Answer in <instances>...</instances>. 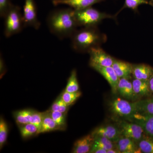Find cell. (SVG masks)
<instances>
[{
    "label": "cell",
    "mask_w": 153,
    "mask_h": 153,
    "mask_svg": "<svg viewBox=\"0 0 153 153\" xmlns=\"http://www.w3.org/2000/svg\"><path fill=\"white\" fill-rule=\"evenodd\" d=\"M38 128L33 124L28 123L22 125L20 128V132L23 138H27L34 134H38Z\"/></svg>",
    "instance_id": "obj_24"
},
{
    "label": "cell",
    "mask_w": 153,
    "mask_h": 153,
    "mask_svg": "<svg viewBox=\"0 0 153 153\" xmlns=\"http://www.w3.org/2000/svg\"><path fill=\"white\" fill-rule=\"evenodd\" d=\"M149 86L152 95H153V76L149 80Z\"/></svg>",
    "instance_id": "obj_34"
},
{
    "label": "cell",
    "mask_w": 153,
    "mask_h": 153,
    "mask_svg": "<svg viewBox=\"0 0 153 153\" xmlns=\"http://www.w3.org/2000/svg\"><path fill=\"white\" fill-rule=\"evenodd\" d=\"M0 63H1V64H0V65H1V74H2L5 71V66L4 65V61H3L2 58H1V57Z\"/></svg>",
    "instance_id": "obj_35"
},
{
    "label": "cell",
    "mask_w": 153,
    "mask_h": 153,
    "mask_svg": "<svg viewBox=\"0 0 153 153\" xmlns=\"http://www.w3.org/2000/svg\"><path fill=\"white\" fill-rule=\"evenodd\" d=\"M89 66L106 79L111 87L113 93H117V85L120 78L112 66H102L91 63H89Z\"/></svg>",
    "instance_id": "obj_9"
},
{
    "label": "cell",
    "mask_w": 153,
    "mask_h": 153,
    "mask_svg": "<svg viewBox=\"0 0 153 153\" xmlns=\"http://www.w3.org/2000/svg\"><path fill=\"white\" fill-rule=\"evenodd\" d=\"M116 148L120 153H140L137 143L132 140L121 136L115 143Z\"/></svg>",
    "instance_id": "obj_16"
},
{
    "label": "cell",
    "mask_w": 153,
    "mask_h": 153,
    "mask_svg": "<svg viewBox=\"0 0 153 153\" xmlns=\"http://www.w3.org/2000/svg\"><path fill=\"white\" fill-rule=\"evenodd\" d=\"M23 16L25 27H32L36 30L40 28L41 24L38 20L35 0H25Z\"/></svg>",
    "instance_id": "obj_7"
},
{
    "label": "cell",
    "mask_w": 153,
    "mask_h": 153,
    "mask_svg": "<svg viewBox=\"0 0 153 153\" xmlns=\"http://www.w3.org/2000/svg\"><path fill=\"white\" fill-rule=\"evenodd\" d=\"M107 151L102 148L96 147L91 148L89 153H107Z\"/></svg>",
    "instance_id": "obj_33"
},
{
    "label": "cell",
    "mask_w": 153,
    "mask_h": 153,
    "mask_svg": "<svg viewBox=\"0 0 153 153\" xmlns=\"http://www.w3.org/2000/svg\"><path fill=\"white\" fill-rule=\"evenodd\" d=\"M74 15L78 27L97 26L104 19H115L116 16L102 13L92 7L82 10H74Z\"/></svg>",
    "instance_id": "obj_3"
},
{
    "label": "cell",
    "mask_w": 153,
    "mask_h": 153,
    "mask_svg": "<svg viewBox=\"0 0 153 153\" xmlns=\"http://www.w3.org/2000/svg\"><path fill=\"white\" fill-rule=\"evenodd\" d=\"M109 107L113 114L126 120L137 113L134 102H131L125 99H114L109 102Z\"/></svg>",
    "instance_id": "obj_5"
},
{
    "label": "cell",
    "mask_w": 153,
    "mask_h": 153,
    "mask_svg": "<svg viewBox=\"0 0 153 153\" xmlns=\"http://www.w3.org/2000/svg\"><path fill=\"white\" fill-rule=\"evenodd\" d=\"M68 106L60 97V98L58 99L52 104L51 111H58L65 113L68 110Z\"/></svg>",
    "instance_id": "obj_30"
},
{
    "label": "cell",
    "mask_w": 153,
    "mask_h": 153,
    "mask_svg": "<svg viewBox=\"0 0 153 153\" xmlns=\"http://www.w3.org/2000/svg\"><path fill=\"white\" fill-rule=\"evenodd\" d=\"M79 85L77 80V74L75 69L71 71L68 79L65 91L69 92H75L79 91Z\"/></svg>",
    "instance_id": "obj_23"
},
{
    "label": "cell",
    "mask_w": 153,
    "mask_h": 153,
    "mask_svg": "<svg viewBox=\"0 0 153 153\" xmlns=\"http://www.w3.org/2000/svg\"><path fill=\"white\" fill-rule=\"evenodd\" d=\"M117 93L125 99L135 102L137 99L134 93L131 79L120 78L117 85Z\"/></svg>",
    "instance_id": "obj_13"
},
{
    "label": "cell",
    "mask_w": 153,
    "mask_h": 153,
    "mask_svg": "<svg viewBox=\"0 0 153 153\" xmlns=\"http://www.w3.org/2000/svg\"><path fill=\"white\" fill-rule=\"evenodd\" d=\"M33 112L29 110H24L18 111L15 116L17 123L21 125L30 123V117Z\"/></svg>",
    "instance_id": "obj_25"
},
{
    "label": "cell",
    "mask_w": 153,
    "mask_h": 153,
    "mask_svg": "<svg viewBox=\"0 0 153 153\" xmlns=\"http://www.w3.org/2000/svg\"><path fill=\"white\" fill-rule=\"evenodd\" d=\"M133 64L115 58L112 67L119 78L131 79Z\"/></svg>",
    "instance_id": "obj_14"
},
{
    "label": "cell",
    "mask_w": 153,
    "mask_h": 153,
    "mask_svg": "<svg viewBox=\"0 0 153 153\" xmlns=\"http://www.w3.org/2000/svg\"><path fill=\"white\" fill-rule=\"evenodd\" d=\"M4 34L7 38L18 34L25 28L21 8L13 5L5 18Z\"/></svg>",
    "instance_id": "obj_4"
},
{
    "label": "cell",
    "mask_w": 153,
    "mask_h": 153,
    "mask_svg": "<svg viewBox=\"0 0 153 153\" xmlns=\"http://www.w3.org/2000/svg\"><path fill=\"white\" fill-rule=\"evenodd\" d=\"M91 134L95 137H103L115 143L121 136L117 125L107 124L98 127Z\"/></svg>",
    "instance_id": "obj_10"
},
{
    "label": "cell",
    "mask_w": 153,
    "mask_h": 153,
    "mask_svg": "<svg viewBox=\"0 0 153 153\" xmlns=\"http://www.w3.org/2000/svg\"><path fill=\"white\" fill-rule=\"evenodd\" d=\"M149 81L134 78L132 80L134 93L137 100L152 96L150 90Z\"/></svg>",
    "instance_id": "obj_15"
},
{
    "label": "cell",
    "mask_w": 153,
    "mask_h": 153,
    "mask_svg": "<svg viewBox=\"0 0 153 153\" xmlns=\"http://www.w3.org/2000/svg\"><path fill=\"white\" fill-rule=\"evenodd\" d=\"M107 153H120L116 148L107 151Z\"/></svg>",
    "instance_id": "obj_36"
},
{
    "label": "cell",
    "mask_w": 153,
    "mask_h": 153,
    "mask_svg": "<svg viewBox=\"0 0 153 153\" xmlns=\"http://www.w3.org/2000/svg\"><path fill=\"white\" fill-rule=\"evenodd\" d=\"M13 5L11 2V0H0L1 18L4 19Z\"/></svg>",
    "instance_id": "obj_32"
},
{
    "label": "cell",
    "mask_w": 153,
    "mask_h": 153,
    "mask_svg": "<svg viewBox=\"0 0 153 153\" xmlns=\"http://www.w3.org/2000/svg\"><path fill=\"white\" fill-rule=\"evenodd\" d=\"M64 114L60 111H51L49 114L55 123L62 128L66 125V118Z\"/></svg>",
    "instance_id": "obj_29"
},
{
    "label": "cell",
    "mask_w": 153,
    "mask_h": 153,
    "mask_svg": "<svg viewBox=\"0 0 153 153\" xmlns=\"http://www.w3.org/2000/svg\"><path fill=\"white\" fill-rule=\"evenodd\" d=\"M61 128L51 117L49 114L44 113L41 128L38 134L60 129Z\"/></svg>",
    "instance_id": "obj_20"
},
{
    "label": "cell",
    "mask_w": 153,
    "mask_h": 153,
    "mask_svg": "<svg viewBox=\"0 0 153 153\" xmlns=\"http://www.w3.org/2000/svg\"><path fill=\"white\" fill-rule=\"evenodd\" d=\"M8 127L7 124L5 120L1 118L0 120V148H2L3 146L7 141V139Z\"/></svg>",
    "instance_id": "obj_28"
},
{
    "label": "cell",
    "mask_w": 153,
    "mask_h": 153,
    "mask_svg": "<svg viewBox=\"0 0 153 153\" xmlns=\"http://www.w3.org/2000/svg\"><path fill=\"white\" fill-rule=\"evenodd\" d=\"M81 92L79 91L75 92H69L65 91L62 94L61 97L64 102L69 106L73 104L77 99L79 98L81 96Z\"/></svg>",
    "instance_id": "obj_27"
},
{
    "label": "cell",
    "mask_w": 153,
    "mask_h": 153,
    "mask_svg": "<svg viewBox=\"0 0 153 153\" xmlns=\"http://www.w3.org/2000/svg\"><path fill=\"white\" fill-rule=\"evenodd\" d=\"M100 148L106 150L116 148L115 143L103 137H95L92 148Z\"/></svg>",
    "instance_id": "obj_22"
},
{
    "label": "cell",
    "mask_w": 153,
    "mask_h": 153,
    "mask_svg": "<svg viewBox=\"0 0 153 153\" xmlns=\"http://www.w3.org/2000/svg\"><path fill=\"white\" fill-rule=\"evenodd\" d=\"M133 77L135 79L149 80L153 76V67L147 64H133Z\"/></svg>",
    "instance_id": "obj_17"
},
{
    "label": "cell",
    "mask_w": 153,
    "mask_h": 153,
    "mask_svg": "<svg viewBox=\"0 0 153 153\" xmlns=\"http://www.w3.org/2000/svg\"><path fill=\"white\" fill-rule=\"evenodd\" d=\"M148 4H149V1L148 0H125L123 7L118 13L126 8L131 9L134 12H137L138 11V8L140 5Z\"/></svg>",
    "instance_id": "obj_26"
},
{
    "label": "cell",
    "mask_w": 153,
    "mask_h": 153,
    "mask_svg": "<svg viewBox=\"0 0 153 153\" xmlns=\"http://www.w3.org/2000/svg\"><path fill=\"white\" fill-rule=\"evenodd\" d=\"M137 113L153 115V96L141 99L134 102Z\"/></svg>",
    "instance_id": "obj_19"
},
{
    "label": "cell",
    "mask_w": 153,
    "mask_h": 153,
    "mask_svg": "<svg viewBox=\"0 0 153 153\" xmlns=\"http://www.w3.org/2000/svg\"><path fill=\"white\" fill-rule=\"evenodd\" d=\"M149 4L151 6H152L153 7V0H150L149 1Z\"/></svg>",
    "instance_id": "obj_37"
},
{
    "label": "cell",
    "mask_w": 153,
    "mask_h": 153,
    "mask_svg": "<svg viewBox=\"0 0 153 153\" xmlns=\"http://www.w3.org/2000/svg\"><path fill=\"white\" fill-rule=\"evenodd\" d=\"M88 53L90 56L89 63L102 66H111L115 58L103 50L101 47H94Z\"/></svg>",
    "instance_id": "obj_8"
},
{
    "label": "cell",
    "mask_w": 153,
    "mask_h": 153,
    "mask_svg": "<svg viewBox=\"0 0 153 153\" xmlns=\"http://www.w3.org/2000/svg\"><path fill=\"white\" fill-rule=\"evenodd\" d=\"M137 146L140 153H153V137L146 136L138 142Z\"/></svg>",
    "instance_id": "obj_21"
},
{
    "label": "cell",
    "mask_w": 153,
    "mask_h": 153,
    "mask_svg": "<svg viewBox=\"0 0 153 153\" xmlns=\"http://www.w3.org/2000/svg\"><path fill=\"white\" fill-rule=\"evenodd\" d=\"M106 0H52L54 5H66L75 10H82L92 7L97 3Z\"/></svg>",
    "instance_id": "obj_12"
},
{
    "label": "cell",
    "mask_w": 153,
    "mask_h": 153,
    "mask_svg": "<svg viewBox=\"0 0 153 153\" xmlns=\"http://www.w3.org/2000/svg\"><path fill=\"white\" fill-rule=\"evenodd\" d=\"M71 46L74 51L88 52L94 47H100L107 41L106 35L101 33L97 26L84 27L76 30L70 38Z\"/></svg>",
    "instance_id": "obj_2"
},
{
    "label": "cell",
    "mask_w": 153,
    "mask_h": 153,
    "mask_svg": "<svg viewBox=\"0 0 153 153\" xmlns=\"http://www.w3.org/2000/svg\"><path fill=\"white\" fill-rule=\"evenodd\" d=\"M127 120L140 125L147 135L153 137V115L137 113Z\"/></svg>",
    "instance_id": "obj_11"
},
{
    "label": "cell",
    "mask_w": 153,
    "mask_h": 153,
    "mask_svg": "<svg viewBox=\"0 0 153 153\" xmlns=\"http://www.w3.org/2000/svg\"><path fill=\"white\" fill-rule=\"evenodd\" d=\"M49 31L60 39L70 38L78 27L71 8L59 9L51 12L47 19Z\"/></svg>",
    "instance_id": "obj_1"
},
{
    "label": "cell",
    "mask_w": 153,
    "mask_h": 153,
    "mask_svg": "<svg viewBox=\"0 0 153 153\" xmlns=\"http://www.w3.org/2000/svg\"><path fill=\"white\" fill-rule=\"evenodd\" d=\"M44 113L33 111L30 117V123L33 124L38 128V132L41 128Z\"/></svg>",
    "instance_id": "obj_31"
},
{
    "label": "cell",
    "mask_w": 153,
    "mask_h": 153,
    "mask_svg": "<svg viewBox=\"0 0 153 153\" xmlns=\"http://www.w3.org/2000/svg\"><path fill=\"white\" fill-rule=\"evenodd\" d=\"M117 125L121 136L129 138L136 143L147 135L142 127L133 122L120 120L118 122Z\"/></svg>",
    "instance_id": "obj_6"
},
{
    "label": "cell",
    "mask_w": 153,
    "mask_h": 153,
    "mask_svg": "<svg viewBox=\"0 0 153 153\" xmlns=\"http://www.w3.org/2000/svg\"><path fill=\"white\" fill-rule=\"evenodd\" d=\"M94 140V137L91 134L79 139L74 143L72 153H89Z\"/></svg>",
    "instance_id": "obj_18"
}]
</instances>
